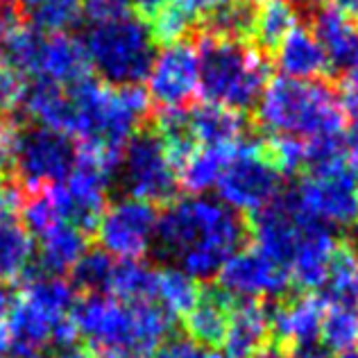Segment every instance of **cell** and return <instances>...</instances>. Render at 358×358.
I'll return each instance as SVG.
<instances>
[{"label": "cell", "instance_id": "6da1fadb", "mask_svg": "<svg viewBox=\"0 0 358 358\" xmlns=\"http://www.w3.org/2000/svg\"><path fill=\"white\" fill-rule=\"evenodd\" d=\"M245 224L218 197L186 195L159 215L157 241L166 259L191 279H211L241 250Z\"/></svg>", "mask_w": 358, "mask_h": 358}, {"label": "cell", "instance_id": "7a4b0ae2", "mask_svg": "<svg viewBox=\"0 0 358 358\" xmlns=\"http://www.w3.org/2000/svg\"><path fill=\"white\" fill-rule=\"evenodd\" d=\"M71 317L102 358H150L175 324L159 304H125L114 295H84L75 301Z\"/></svg>", "mask_w": 358, "mask_h": 358}, {"label": "cell", "instance_id": "3957f363", "mask_svg": "<svg viewBox=\"0 0 358 358\" xmlns=\"http://www.w3.org/2000/svg\"><path fill=\"white\" fill-rule=\"evenodd\" d=\"M257 105L261 127L275 138L317 143L345 134V107L322 82L281 75L266 84Z\"/></svg>", "mask_w": 358, "mask_h": 358}, {"label": "cell", "instance_id": "277c9868", "mask_svg": "<svg viewBox=\"0 0 358 358\" xmlns=\"http://www.w3.org/2000/svg\"><path fill=\"white\" fill-rule=\"evenodd\" d=\"M148 102L138 87H111L87 78L66 89L64 134L120 152L145 118Z\"/></svg>", "mask_w": 358, "mask_h": 358}, {"label": "cell", "instance_id": "5b68a950", "mask_svg": "<svg viewBox=\"0 0 358 358\" xmlns=\"http://www.w3.org/2000/svg\"><path fill=\"white\" fill-rule=\"evenodd\" d=\"M200 55V93L206 105L243 111L257 105L268 84L263 55L236 36L209 34L197 48Z\"/></svg>", "mask_w": 358, "mask_h": 358}, {"label": "cell", "instance_id": "8992f818", "mask_svg": "<svg viewBox=\"0 0 358 358\" xmlns=\"http://www.w3.org/2000/svg\"><path fill=\"white\" fill-rule=\"evenodd\" d=\"M89 66L111 87H136L155 59L152 30L129 12L102 23H91L84 36Z\"/></svg>", "mask_w": 358, "mask_h": 358}, {"label": "cell", "instance_id": "52a82bcc", "mask_svg": "<svg viewBox=\"0 0 358 358\" xmlns=\"http://www.w3.org/2000/svg\"><path fill=\"white\" fill-rule=\"evenodd\" d=\"M118 168V152L105 148L82 145L71 175L62 184L50 186L57 200L62 220L80 227L84 234L96 229L107 209V191Z\"/></svg>", "mask_w": 358, "mask_h": 358}, {"label": "cell", "instance_id": "ba28073f", "mask_svg": "<svg viewBox=\"0 0 358 358\" xmlns=\"http://www.w3.org/2000/svg\"><path fill=\"white\" fill-rule=\"evenodd\" d=\"M279 188L281 173L272 164L268 150L238 141L213 191L231 211L257 215L277 200Z\"/></svg>", "mask_w": 358, "mask_h": 358}, {"label": "cell", "instance_id": "9c48e42d", "mask_svg": "<svg viewBox=\"0 0 358 358\" xmlns=\"http://www.w3.org/2000/svg\"><path fill=\"white\" fill-rule=\"evenodd\" d=\"M293 200L310 220L327 227H350L358 222V184L347 157L310 166Z\"/></svg>", "mask_w": 358, "mask_h": 358}, {"label": "cell", "instance_id": "30bf717a", "mask_svg": "<svg viewBox=\"0 0 358 358\" xmlns=\"http://www.w3.org/2000/svg\"><path fill=\"white\" fill-rule=\"evenodd\" d=\"M118 171L127 197L148 204L171 200L179 184L177 164L157 131H136L127 141Z\"/></svg>", "mask_w": 358, "mask_h": 358}, {"label": "cell", "instance_id": "8fae6325", "mask_svg": "<svg viewBox=\"0 0 358 358\" xmlns=\"http://www.w3.org/2000/svg\"><path fill=\"white\" fill-rule=\"evenodd\" d=\"M78 162L73 138L57 129L32 125L12 136V164L18 179L32 191L62 184Z\"/></svg>", "mask_w": 358, "mask_h": 358}, {"label": "cell", "instance_id": "7c38bea8", "mask_svg": "<svg viewBox=\"0 0 358 358\" xmlns=\"http://www.w3.org/2000/svg\"><path fill=\"white\" fill-rule=\"evenodd\" d=\"M159 213L155 204L122 197L107 204L96 224L98 241L109 257L120 261H138L152 250L157 241Z\"/></svg>", "mask_w": 358, "mask_h": 358}, {"label": "cell", "instance_id": "4fadbf2b", "mask_svg": "<svg viewBox=\"0 0 358 358\" xmlns=\"http://www.w3.org/2000/svg\"><path fill=\"white\" fill-rule=\"evenodd\" d=\"M148 100L164 111L184 109V105L200 91V55L191 43H168L155 52L145 75Z\"/></svg>", "mask_w": 358, "mask_h": 358}, {"label": "cell", "instance_id": "5bb4252c", "mask_svg": "<svg viewBox=\"0 0 358 358\" xmlns=\"http://www.w3.org/2000/svg\"><path fill=\"white\" fill-rule=\"evenodd\" d=\"M220 290L236 301L284 297L290 288V272L257 248L238 250L220 270Z\"/></svg>", "mask_w": 358, "mask_h": 358}, {"label": "cell", "instance_id": "9a60e30c", "mask_svg": "<svg viewBox=\"0 0 358 358\" xmlns=\"http://www.w3.org/2000/svg\"><path fill=\"white\" fill-rule=\"evenodd\" d=\"M313 222L297 206L293 195L277 197L270 206L254 215V248L288 270L297 245Z\"/></svg>", "mask_w": 358, "mask_h": 358}, {"label": "cell", "instance_id": "2e32d148", "mask_svg": "<svg viewBox=\"0 0 358 358\" xmlns=\"http://www.w3.org/2000/svg\"><path fill=\"white\" fill-rule=\"evenodd\" d=\"M91 71L82 41L69 34H43L36 41L27 78L45 82L52 87L69 89L73 84L87 80Z\"/></svg>", "mask_w": 358, "mask_h": 358}, {"label": "cell", "instance_id": "e0dca14e", "mask_svg": "<svg viewBox=\"0 0 358 358\" xmlns=\"http://www.w3.org/2000/svg\"><path fill=\"white\" fill-rule=\"evenodd\" d=\"M324 310L327 301L315 293L281 301L270 308V334L281 347L293 345L295 350V347L315 345L322 329Z\"/></svg>", "mask_w": 358, "mask_h": 358}, {"label": "cell", "instance_id": "ac0fdd59", "mask_svg": "<svg viewBox=\"0 0 358 358\" xmlns=\"http://www.w3.org/2000/svg\"><path fill=\"white\" fill-rule=\"evenodd\" d=\"M36 238H39V252L32 261L34 270H27L23 279L32 275L64 277L87 252V234L66 220L55 222Z\"/></svg>", "mask_w": 358, "mask_h": 358}, {"label": "cell", "instance_id": "d6986e66", "mask_svg": "<svg viewBox=\"0 0 358 358\" xmlns=\"http://www.w3.org/2000/svg\"><path fill=\"white\" fill-rule=\"evenodd\" d=\"M336 250H338V241L334 236V229L313 220L304 231V236H301L293 259H290L288 266L290 279L297 281L306 290L322 288Z\"/></svg>", "mask_w": 358, "mask_h": 358}, {"label": "cell", "instance_id": "ffe728a7", "mask_svg": "<svg viewBox=\"0 0 358 358\" xmlns=\"http://www.w3.org/2000/svg\"><path fill=\"white\" fill-rule=\"evenodd\" d=\"M270 336V308L261 301H236L222 338L224 358H252Z\"/></svg>", "mask_w": 358, "mask_h": 358}, {"label": "cell", "instance_id": "44dd1931", "mask_svg": "<svg viewBox=\"0 0 358 358\" xmlns=\"http://www.w3.org/2000/svg\"><path fill=\"white\" fill-rule=\"evenodd\" d=\"M277 66L290 80H313L329 69V59L317 36L308 27L295 25L275 48Z\"/></svg>", "mask_w": 358, "mask_h": 358}, {"label": "cell", "instance_id": "7402d4cb", "mask_svg": "<svg viewBox=\"0 0 358 358\" xmlns=\"http://www.w3.org/2000/svg\"><path fill=\"white\" fill-rule=\"evenodd\" d=\"M184 131L193 150L204 145H231L241 141L243 120L236 111L204 102L195 109H184Z\"/></svg>", "mask_w": 358, "mask_h": 358}, {"label": "cell", "instance_id": "603a6c76", "mask_svg": "<svg viewBox=\"0 0 358 358\" xmlns=\"http://www.w3.org/2000/svg\"><path fill=\"white\" fill-rule=\"evenodd\" d=\"M231 297L220 288H206L202 290L197 304L184 315L186 331L193 343L213 350L222 345L224 331H227L229 310H231Z\"/></svg>", "mask_w": 358, "mask_h": 358}, {"label": "cell", "instance_id": "cb8c5ba5", "mask_svg": "<svg viewBox=\"0 0 358 358\" xmlns=\"http://www.w3.org/2000/svg\"><path fill=\"white\" fill-rule=\"evenodd\" d=\"M313 32L327 55L329 66L350 73L358 57V30L354 21L329 7L317 14Z\"/></svg>", "mask_w": 358, "mask_h": 358}, {"label": "cell", "instance_id": "d4e9b609", "mask_svg": "<svg viewBox=\"0 0 358 358\" xmlns=\"http://www.w3.org/2000/svg\"><path fill=\"white\" fill-rule=\"evenodd\" d=\"M234 145L236 143L204 145V148L191 150V152L179 162V168H177L179 182L191 191V195H204L206 191H213Z\"/></svg>", "mask_w": 358, "mask_h": 358}, {"label": "cell", "instance_id": "484cf974", "mask_svg": "<svg viewBox=\"0 0 358 358\" xmlns=\"http://www.w3.org/2000/svg\"><path fill=\"white\" fill-rule=\"evenodd\" d=\"M34 261V238L18 218L0 220V284L23 279Z\"/></svg>", "mask_w": 358, "mask_h": 358}, {"label": "cell", "instance_id": "4316f807", "mask_svg": "<svg viewBox=\"0 0 358 358\" xmlns=\"http://www.w3.org/2000/svg\"><path fill=\"white\" fill-rule=\"evenodd\" d=\"M329 306H354L358 301V248L338 245L327 270L322 293Z\"/></svg>", "mask_w": 358, "mask_h": 358}, {"label": "cell", "instance_id": "83f0119b", "mask_svg": "<svg viewBox=\"0 0 358 358\" xmlns=\"http://www.w3.org/2000/svg\"><path fill=\"white\" fill-rule=\"evenodd\" d=\"M297 25V9L290 0H257L252 3L250 32L261 45L277 48L279 41Z\"/></svg>", "mask_w": 358, "mask_h": 358}, {"label": "cell", "instance_id": "f1b7e54d", "mask_svg": "<svg viewBox=\"0 0 358 358\" xmlns=\"http://www.w3.org/2000/svg\"><path fill=\"white\" fill-rule=\"evenodd\" d=\"M159 270L143 261H120L114 268L109 290L125 304H148L157 299Z\"/></svg>", "mask_w": 358, "mask_h": 358}, {"label": "cell", "instance_id": "f546056e", "mask_svg": "<svg viewBox=\"0 0 358 358\" xmlns=\"http://www.w3.org/2000/svg\"><path fill=\"white\" fill-rule=\"evenodd\" d=\"M25 297L32 301L34 306H39L55 320L71 317L73 306L78 301V293L71 286V281L64 277H45V275H32L25 279Z\"/></svg>", "mask_w": 358, "mask_h": 358}, {"label": "cell", "instance_id": "4dcf8cb0", "mask_svg": "<svg viewBox=\"0 0 358 358\" xmlns=\"http://www.w3.org/2000/svg\"><path fill=\"white\" fill-rule=\"evenodd\" d=\"M116 259L105 250H87L71 270V286L75 293L84 295H107L114 277Z\"/></svg>", "mask_w": 358, "mask_h": 358}, {"label": "cell", "instance_id": "1f68e13d", "mask_svg": "<svg viewBox=\"0 0 358 358\" xmlns=\"http://www.w3.org/2000/svg\"><path fill=\"white\" fill-rule=\"evenodd\" d=\"M202 290L197 286V281L184 275L177 268L159 270V286H157V299L168 315H186L191 310L197 299H200Z\"/></svg>", "mask_w": 358, "mask_h": 358}, {"label": "cell", "instance_id": "d6a6232c", "mask_svg": "<svg viewBox=\"0 0 358 358\" xmlns=\"http://www.w3.org/2000/svg\"><path fill=\"white\" fill-rule=\"evenodd\" d=\"M27 12L34 30L43 34H66L80 23L84 5L82 0H32Z\"/></svg>", "mask_w": 358, "mask_h": 358}, {"label": "cell", "instance_id": "836d02e7", "mask_svg": "<svg viewBox=\"0 0 358 358\" xmlns=\"http://www.w3.org/2000/svg\"><path fill=\"white\" fill-rule=\"evenodd\" d=\"M320 338L329 352L358 350V310L354 306H329L322 317Z\"/></svg>", "mask_w": 358, "mask_h": 358}, {"label": "cell", "instance_id": "e575fe53", "mask_svg": "<svg viewBox=\"0 0 358 358\" xmlns=\"http://www.w3.org/2000/svg\"><path fill=\"white\" fill-rule=\"evenodd\" d=\"M268 155L281 175H293L299 168L308 166L306 143L297 138H275L268 150Z\"/></svg>", "mask_w": 358, "mask_h": 358}, {"label": "cell", "instance_id": "d590c367", "mask_svg": "<svg viewBox=\"0 0 358 358\" xmlns=\"http://www.w3.org/2000/svg\"><path fill=\"white\" fill-rule=\"evenodd\" d=\"M191 18H188L182 9L177 5L168 3L162 12L152 16V36L155 41H166V43H177L182 41V36L188 32V27H191Z\"/></svg>", "mask_w": 358, "mask_h": 358}, {"label": "cell", "instance_id": "8d00e7d4", "mask_svg": "<svg viewBox=\"0 0 358 358\" xmlns=\"http://www.w3.org/2000/svg\"><path fill=\"white\" fill-rule=\"evenodd\" d=\"M150 358H224V356L215 350H206V347L193 343L191 338H168Z\"/></svg>", "mask_w": 358, "mask_h": 358}, {"label": "cell", "instance_id": "74e56055", "mask_svg": "<svg viewBox=\"0 0 358 358\" xmlns=\"http://www.w3.org/2000/svg\"><path fill=\"white\" fill-rule=\"evenodd\" d=\"M27 84L18 73L0 66V111H12L21 107L23 96H25Z\"/></svg>", "mask_w": 358, "mask_h": 358}, {"label": "cell", "instance_id": "f35d334b", "mask_svg": "<svg viewBox=\"0 0 358 358\" xmlns=\"http://www.w3.org/2000/svg\"><path fill=\"white\" fill-rule=\"evenodd\" d=\"M84 14L91 18V23H102L127 14V0H82Z\"/></svg>", "mask_w": 358, "mask_h": 358}, {"label": "cell", "instance_id": "ab89813d", "mask_svg": "<svg viewBox=\"0 0 358 358\" xmlns=\"http://www.w3.org/2000/svg\"><path fill=\"white\" fill-rule=\"evenodd\" d=\"M182 12L195 21V18H211L229 3V0H171Z\"/></svg>", "mask_w": 358, "mask_h": 358}, {"label": "cell", "instance_id": "60d3db41", "mask_svg": "<svg viewBox=\"0 0 358 358\" xmlns=\"http://www.w3.org/2000/svg\"><path fill=\"white\" fill-rule=\"evenodd\" d=\"M50 354L52 358H93V350L87 343H82L80 338L78 341L50 347Z\"/></svg>", "mask_w": 358, "mask_h": 358}, {"label": "cell", "instance_id": "b9f144b4", "mask_svg": "<svg viewBox=\"0 0 358 358\" xmlns=\"http://www.w3.org/2000/svg\"><path fill=\"white\" fill-rule=\"evenodd\" d=\"M16 304H18L16 288L9 284H0V329L7 324V320L14 313Z\"/></svg>", "mask_w": 358, "mask_h": 358}, {"label": "cell", "instance_id": "7bdbcfd3", "mask_svg": "<svg viewBox=\"0 0 358 358\" xmlns=\"http://www.w3.org/2000/svg\"><path fill=\"white\" fill-rule=\"evenodd\" d=\"M12 127L0 125V175L7 171V166L12 164V136H14Z\"/></svg>", "mask_w": 358, "mask_h": 358}, {"label": "cell", "instance_id": "ee69618b", "mask_svg": "<svg viewBox=\"0 0 358 358\" xmlns=\"http://www.w3.org/2000/svg\"><path fill=\"white\" fill-rule=\"evenodd\" d=\"M288 358H334V354L327 350L324 345H304L295 347L293 352H288Z\"/></svg>", "mask_w": 358, "mask_h": 358}, {"label": "cell", "instance_id": "f6af8a7d", "mask_svg": "<svg viewBox=\"0 0 358 358\" xmlns=\"http://www.w3.org/2000/svg\"><path fill=\"white\" fill-rule=\"evenodd\" d=\"M129 5H134L141 14H148V16H155L159 14L162 9L171 3V0H127Z\"/></svg>", "mask_w": 358, "mask_h": 358}, {"label": "cell", "instance_id": "bcb514c9", "mask_svg": "<svg viewBox=\"0 0 358 358\" xmlns=\"http://www.w3.org/2000/svg\"><path fill=\"white\" fill-rule=\"evenodd\" d=\"M334 9L350 21H358V0H331Z\"/></svg>", "mask_w": 358, "mask_h": 358}, {"label": "cell", "instance_id": "7dc6e473", "mask_svg": "<svg viewBox=\"0 0 358 358\" xmlns=\"http://www.w3.org/2000/svg\"><path fill=\"white\" fill-rule=\"evenodd\" d=\"M252 358H288V352H286V347H281L279 343H268Z\"/></svg>", "mask_w": 358, "mask_h": 358}, {"label": "cell", "instance_id": "c3c4849f", "mask_svg": "<svg viewBox=\"0 0 358 358\" xmlns=\"http://www.w3.org/2000/svg\"><path fill=\"white\" fill-rule=\"evenodd\" d=\"M32 0H0V7L16 9V7H30Z\"/></svg>", "mask_w": 358, "mask_h": 358}, {"label": "cell", "instance_id": "681fc988", "mask_svg": "<svg viewBox=\"0 0 358 358\" xmlns=\"http://www.w3.org/2000/svg\"><path fill=\"white\" fill-rule=\"evenodd\" d=\"M290 3H299V5H317L320 0H290Z\"/></svg>", "mask_w": 358, "mask_h": 358}, {"label": "cell", "instance_id": "f907efd6", "mask_svg": "<svg viewBox=\"0 0 358 358\" xmlns=\"http://www.w3.org/2000/svg\"><path fill=\"white\" fill-rule=\"evenodd\" d=\"M341 358H358V350H354V352H347V354H343Z\"/></svg>", "mask_w": 358, "mask_h": 358}, {"label": "cell", "instance_id": "816d5d0a", "mask_svg": "<svg viewBox=\"0 0 358 358\" xmlns=\"http://www.w3.org/2000/svg\"><path fill=\"white\" fill-rule=\"evenodd\" d=\"M350 73H356V75H358V57H356V64H354V69H352Z\"/></svg>", "mask_w": 358, "mask_h": 358}, {"label": "cell", "instance_id": "f5cc1de1", "mask_svg": "<svg viewBox=\"0 0 358 358\" xmlns=\"http://www.w3.org/2000/svg\"><path fill=\"white\" fill-rule=\"evenodd\" d=\"M0 358H3V356H0Z\"/></svg>", "mask_w": 358, "mask_h": 358}]
</instances>
